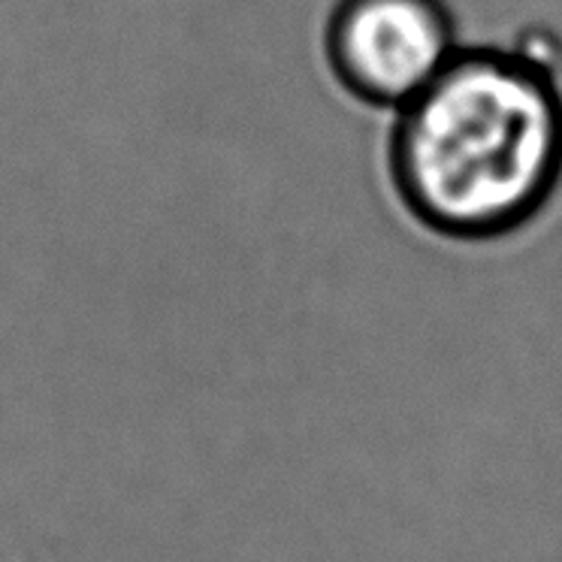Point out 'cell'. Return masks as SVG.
Segmentation results:
<instances>
[{"label":"cell","instance_id":"1","mask_svg":"<svg viewBox=\"0 0 562 562\" xmlns=\"http://www.w3.org/2000/svg\"><path fill=\"white\" fill-rule=\"evenodd\" d=\"M387 170L429 233L493 243L524 231L562 182V94L520 49H460L396 110Z\"/></svg>","mask_w":562,"mask_h":562},{"label":"cell","instance_id":"2","mask_svg":"<svg viewBox=\"0 0 562 562\" xmlns=\"http://www.w3.org/2000/svg\"><path fill=\"white\" fill-rule=\"evenodd\" d=\"M460 52L441 0H339L324 31V55L351 98L403 110Z\"/></svg>","mask_w":562,"mask_h":562}]
</instances>
